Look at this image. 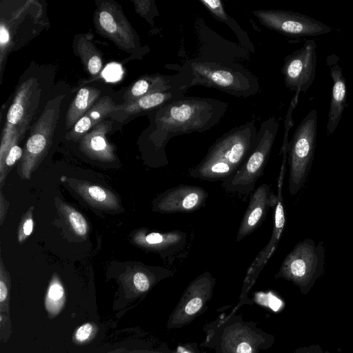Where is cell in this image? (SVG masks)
<instances>
[{
    "instance_id": "1",
    "label": "cell",
    "mask_w": 353,
    "mask_h": 353,
    "mask_svg": "<svg viewBox=\"0 0 353 353\" xmlns=\"http://www.w3.org/2000/svg\"><path fill=\"white\" fill-rule=\"evenodd\" d=\"M228 103L212 98L183 97L166 103L153 111L147 143L157 166L169 163L165 146L173 137L205 132L223 117Z\"/></svg>"
},
{
    "instance_id": "2",
    "label": "cell",
    "mask_w": 353,
    "mask_h": 353,
    "mask_svg": "<svg viewBox=\"0 0 353 353\" xmlns=\"http://www.w3.org/2000/svg\"><path fill=\"white\" fill-rule=\"evenodd\" d=\"M257 133L253 121L225 132L209 148L201 161L189 170L190 176L214 181L232 176L244 164L254 149Z\"/></svg>"
},
{
    "instance_id": "3",
    "label": "cell",
    "mask_w": 353,
    "mask_h": 353,
    "mask_svg": "<svg viewBox=\"0 0 353 353\" xmlns=\"http://www.w3.org/2000/svg\"><path fill=\"white\" fill-rule=\"evenodd\" d=\"M187 81V88L201 85L213 88L236 97H249L259 90L254 76L234 63L189 60L181 67Z\"/></svg>"
},
{
    "instance_id": "4",
    "label": "cell",
    "mask_w": 353,
    "mask_h": 353,
    "mask_svg": "<svg viewBox=\"0 0 353 353\" xmlns=\"http://www.w3.org/2000/svg\"><path fill=\"white\" fill-rule=\"evenodd\" d=\"M1 6L0 21L1 79L8 54L38 34L45 27L43 7L37 1H25L17 6Z\"/></svg>"
},
{
    "instance_id": "5",
    "label": "cell",
    "mask_w": 353,
    "mask_h": 353,
    "mask_svg": "<svg viewBox=\"0 0 353 353\" xmlns=\"http://www.w3.org/2000/svg\"><path fill=\"white\" fill-rule=\"evenodd\" d=\"M279 123L272 117L261 123L257 133L256 144L244 164L232 176L222 181L228 192L250 194L254 190L258 179L263 175L273 147Z\"/></svg>"
},
{
    "instance_id": "6",
    "label": "cell",
    "mask_w": 353,
    "mask_h": 353,
    "mask_svg": "<svg viewBox=\"0 0 353 353\" xmlns=\"http://www.w3.org/2000/svg\"><path fill=\"white\" fill-rule=\"evenodd\" d=\"M41 88L35 78H30L17 88L8 109L2 130L0 146V163L10 148L18 144L23 137L39 108Z\"/></svg>"
},
{
    "instance_id": "7",
    "label": "cell",
    "mask_w": 353,
    "mask_h": 353,
    "mask_svg": "<svg viewBox=\"0 0 353 353\" xmlns=\"http://www.w3.org/2000/svg\"><path fill=\"white\" fill-rule=\"evenodd\" d=\"M64 97L59 95L50 100L31 127L19 165V173L22 179H30L50 148Z\"/></svg>"
},
{
    "instance_id": "8",
    "label": "cell",
    "mask_w": 353,
    "mask_h": 353,
    "mask_svg": "<svg viewBox=\"0 0 353 353\" xmlns=\"http://www.w3.org/2000/svg\"><path fill=\"white\" fill-rule=\"evenodd\" d=\"M316 134L317 112L313 108L296 127L288 145L291 194H295L305 181L314 156Z\"/></svg>"
},
{
    "instance_id": "9",
    "label": "cell",
    "mask_w": 353,
    "mask_h": 353,
    "mask_svg": "<svg viewBox=\"0 0 353 353\" xmlns=\"http://www.w3.org/2000/svg\"><path fill=\"white\" fill-rule=\"evenodd\" d=\"M93 21L99 34L121 50L132 53L138 49L139 37L117 2L112 0L97 1Z\"/></svg>"
},
{
    "instance_id": "10",
    "label": "cell",
    "mask_w": 353,
    "mask_h": 353,
    "mask_svg": "<svg viewBox=\"0 0 353 353\" xmlns=\"http://www.w3.org/2000/svg\"><path fill=\"white\" fill-rule=\"evenodd\" d=\"M252 14L265 27L290 37H316L332 31V27L296 12L255 10Z\"/></svg>"
},
{
    "instance_id": "11",
    "label": "cell",
    "mask_w": 353,
    "mask_h": 353,
    "mask_svg": "<svg viewBox=\"0 0 353 353\" xmlns=\"http://www.w3.org/2000/svg\"><path fill=\"white\" fill-rule=\"evenodd\" d=\"M316 58L314 39H306L300 48L287 55L281 68L285 85L296 94L307 92L315 79Z\"/></svg>"
},
{
    "instance_id": "12",
    "label": "cell",
    "mask_w": 353,
    "mask_h": 353,
    "mask_svg": "<svg viewBox=\"0 0 353 353\" xmlns=\"http://www.w3.org/2000/svg\"><path fill=\"white\" fill-rule=\"evenodd\" d=\"M208 192L203 188L180 184L159 194L152 201L154 212L170 213H191L206 203Z\"/></svg>"
},
{
    "instance_id": "13",
    "label": "cell",
    "mask_w": 353,
    "mask_h": 353,
    "mask_svg": "<svg viewBox=\"0 0 353 353\" xmlns=\"http://www.w3.org/2000/svg\"><path fill=\"white\" fill-rule=\"evenodd\" d=\"M317 266L314 248L306 241L299 243L283 260L277 276L291 280L301 287L313 278Z\"/></svg>"
},
{
    "instance_id": "14",
    "label": "cell",
    "mask_w": 353,
    "mask_h": 353,
    "mask_svg": "<svg viewBox=\"0 0 353 353\" xmlns=\"http://www.w3.org/2000/svg\"><path fill=\"white\" fill-rule=\"evenodd\" d=\"M132 241L137 246L145 250L157 252L163 259H166L185 248L187 234L179 230L154 232L141 228L133 234Z\"/></svg>"
},
{
    "instance_id": "15",
    "label": "cell",
    "mask_w": 353,
    "mask_h": 353,
    "mask_svg": "<svg viewBox=\"0 0 353 353\" xmlns=\"http://www.w3.org/2000/svg\"><path fill=\"white\" fill-rule=\"evenodd\" d=\"M277 196L269 185L263 183L251 194L249 203L241 221L236 238L240 241L255 231L263 222L271 207H274Z\"/></svg>"
},
{
    "instance_id": "16",
    "label": "cell",
    "mask_w": 353,
    "mask_h": 353,
    "mask_svg": "<svg viewBox=\"0 0 353 353\" xmlns=\"http://www.w3.org/2000/svg\"><path fill=\"white\" fill-rule=\"evenodd\" d=\"M335 54L327 56L326 64L332 80L331 101L326 125L327 133L331 135L336 129L342 117L347 101V84Z\"/></svg>"
},
{
    "instance_id": "17",
    "label": "cell",
    "mask_w": 353,
    "mask_h": 353,
    "mask_svg": "<svg viewBox=\"0 0 353 353\" xmlns=\"http://www.w3.org/2000/svg\"><path fill=\"white\" fill-rule=\"evenodd\" d=\"M186 89H174L167 92H157L141 97L137 99L117 105L109 117L122 122L128 117L143 112L154 111L168 102L185 97Z\"/></svg>"
},
{
    "instance_id": "18",
    "label": "cell",
    "mask_w": 353,
    "mask_h": 353,
    "mask_svg": "<svg viewBox=\"0 0 353 353\" xmlns=\"http://www.w3.org/2000/svg\"><path fill=\"white\" fill-rule=\"evenodd\" d=\"M187 88V81L179 72L174 75L148 74L134 81L123 95L124 102L131 101L150 94Z\"/></svg>"
},
{
    "instance_id": "19",
    "label": "cell",
    "mask_w": 353,
    "mask_h": 353,
    "mask_svg": "<svg viewBox=\"0 0 353 353\" xmlns=\"http://www.w3.org/2000/svg\"><path fill=\"white\" fill-rule=\"evenodd\" d=\"M112 128V121L108 120H104L94 126L81 139V151L94 160L102 162L114 161L115 149L107 139V134Z\"/></svg>"
},
{
    "instance_id": "20",
    "label": "cell",
    "mask_w": 353,
    "mask_h": 353,
    "mask_svg": "<svg viewBox=\"0 0 353 353\" xmlns=\"http://www.w3.org/2000/svg\"><path fill=\"white\" fill-rule=\"evenodd\" d=\"M283 174V172H281L278 181V195L276 203L274 206L272 233L268 244L258 254L250 266L246 279L250 281L256 276L273 254L283 230L285 219L281 196Z\"/></svg>"
},
{
    "instance_id": "21",
    "label": "cell",
    "mask_w": 353,
    "mask_h": 353,
    "mask_svg": "<svg viewBox=\"0 0 353 353\" xmlns=\"http://www.w3.org/2000/svg\"><path fill=\"white\" fill-rule=\"evenodd\" d=\"M60 180L94 207L108 210H117L121 207L118 197L101 185L65 176H62Z\"/></svg>"
},
{
    "instance_id": "22",
    "label": "cell",
    "mask_w": 353,
    "mask_h": 353,
    "mask_svg": "<svg viewBox=\"0 0 353 353\" xmlns=\"http://www.w3.org/2000/svg\"><path fill=\"white\" fill-rule=\"evenodd\" d=\"M116 105L112 98L104 96L92 106L86 114L81 118L67 134L69 139L80 141L81 139L94 126L104 121L105 118L115 110Z\"/></svg>"
},
{
    "instance_id": "23",
    "label": "cell",
    "mask_w": 353,
    "mask_h": 353,
    "mask_svg": "<svg viewBox=\"0 0 353 353\" xmlns=\"http://www.w3.org/2000/svg\"><path fill=\"white\" fill-rule=\"evenodd\" d=\"M172 272L170 270L163 268L137 266L128 275L123 276V283L126 297L130 298L146 292L155 282L158 275L168 276Z\"/></svg>"
},
{
    "instance_id": "24",
    "label": "cell",
    "mask_w": 353,
    "mask_h": 353,
    "mask_svg": "<svg viewBox=\"0 0 353 353\" xmlns=\"http://www.w3.org/2000/svg\"><path fill=\"white\" fill-rule=\"evenodd\" d=\"M90 33L80 34L75 37L74 46L77 56L91 75L98 74L103 68V57L93 43Z\"/></svg>"
},
{
    "instance_id": "25",
    "label": "cell",
    "mask_w": 353,
    "mask_h": 353,
    "mask_svg": "<svg viewBox=\"0 0 353 353\" xmlns=\"http://www.w3.org/2000/svg\"><path fill=\"white\" fill-rule=\"evenodd\" d=\"M10 276L0 259V340L6 343L12 334L10 312Z\"/></svg>"
},
{
    "instance_id": "26",
    "label": "cell",
    "mask_w": 353,
    "mask_h": 353,
    "mask_svg": "<svg viewBox=\"0 0 353 353\" xmlns=\"http://www.w3.org/2000/svg\"><path fill=\"white\" fill-rule=\"evenodd\" d=\"M101 91L94 87L81 88L71 102L65 117V127L72 129L99 100Z\"/></svg>"
},
{
    "instance_id": "27",
    "label": "cell",
    "mask_w": 353,
    "mask_h": 353,
    "mask_svg": "<svg viewBox=\"0 0 353 353\" xmlns=\"http://www.w3.org/2000/svg\"><path fill=\"white\" fill-rule=\"evenodd\" d=\"M66 302L64 286L57 274L54 273L50 281L44 300L48 317L52 319L63 310Z\"/></svg>"
},
{
    "instance_id": "28",
    "label": "cell",
    "mask_w": 353,
    "mask_h": 353,
    "mask_svg": "<svg viewBox=\"0 0 353 353\" xmlns=\"http://www.w3.org/2000/svg\"><path fill=\"white\" fill-rule=\"evenodd\" d=\"M55 204L59 213L75 235L80 238L86 237L89 232V225L85 217L59 197L55 198Z\"/></svg>"
},
{
    "instance_id": "29",
    "label": "cell",
    "mask_w": 353,
    "mask_h": 353,
    "mask_svg": "<svg viewBox=\"0 0 353 353\" xmlns=\"http://www.w3.org/2000/svg\"><path fill=\"white\" fill-rule=\"evenodd\" d=\"M23 154V150L22 148L18 144H15L10 148L5 159L0 163L1 188L4 185L6 176L10 168L18 160L21 159Z\"/></svg>"
},
{
    "instance_id": "30",
    "label": "cell",
    "mask_w": 353,
    "mask_h": 353,
    "mask_svg": "<svg viewBox=\"0 0 353 353\" xmlns=\"http://www.w3.org/2000/svg\"><path fill=\"white\" fill-rule=\"evenodd\" d=\"M99 330L97 325L87 322L78 327L72 335V341L75 345H85L92 341Z\"/></svg>"
},
{
    "instance_id": "31",
    "label": "cell",
    "mask_w": 353,
    "mask_h": 353,
    "mask_svg": "<svg viewBox=\"0 0 353 353\" xmlns=\"http://www.w3.org/2000/svg\"><path fill=\"white\" fill-rule=\"evenodd\" d=\"M33 210L34 207L31 206L21 219L17 233L19 243H23L33 231Z\"/></svg>"
},
{
    "instance_id": "32",
    "label": "cell",
    "mask_w": 353,
    "mask_h": 353,
    "mask_svg": "<svg viewBox=\"0 0 353 353\" xmlns=\"http://www.w3.org/2000/svg\"><path fill=\"white\" fill-rule=\"evenodd\" d=\"M199 2L217 19L230 26V18L224 10L220 0H199Z\"/></svg>"
},
{
    "instance_id": "33",
    "label": "cell",
    "mask_w": 353,
    "mask_h": 353,
    "mask_svg": "<svg viewBox=\"0 0 353 353\" xmlns=\"http://www.w3.org/2000/svg\"><path fill=\"white\" fill-rule=\"evenodd\" d=\"M132 2L135 6L137 12L142 17H145L146 19V17L149 16L152 11V3H153V1L148 0H134Z\"/></svg>"
},
{
    "instance_id": "34",
    "label": "cell",
    "mask_w": 353,
    "mask_h": 353,
    "mask_svg": "<svg viewBox=\"0 0 353 353\" xmlns=\"http://www.w3.org/2000/svg\"><path fill=\"white\" fill-rule=\"evenodd\" d=\"M203 305V300L199 296L191 299L185 305V312L188 314H194L197 312Z\"/></svg>"
},
{
    "instance_id": "35",
    "label": "cell",
    "mask_w": 353,
    "mask_h": 353,
    "mask_svg": "<svg viewBox=\"0 0 353 353\" xmlns=\"http://www.w3.org/2000/svg\"><path fill=\"white\" fill-rule=\"evenodd\" d=\"M8 207V202L6 200V198L3 196V192L1 190L0 192V223L3 224V221L5 219L7 209Z\"/></svg>"
},
{
    "instance_id": "36",
    "label": "cell",
    "mask_w": 353,
    "mask_h": 353,
    "mask_svg": "<svg viewBox=\"0 0 353 353\" xmlns=\"http://www.w3.org/2000/svg\"><path fill=\"white\" fill-rule=\"evenodd\" d=\"M236 353H252V347L248 343L243 342L238 345Z\"/></svg>"
},
{
    "instance_id": "37",
    "label": "cell",
    "mask_w": 353,
    "mask_h": 353,
    "mask_svg": "<svg viewBox=\"0 0 353 353\" xmlns=\"http://www.w3.org/2000/svg\"><path fill=\"white\" fill-rule=\"evenodd\" d=\"M106 353H150L147 351L143 350H129L125 348H118L111 351H109Z\"/></svg>"
},
{
    "instance_id": "38",
    "label": "cell",
    "mask_w": 353,
    "mask_h": 353,
    "mask_svg": "<svg viewBox=\"0 0 353 353\" xmlns=\"http://www.w3.org/2000/svg\"><path fill=\"white\" fill-rule=\"evenodd\" d=\"M305 353H312V352H305Z\"/></svg>"
}]
</instances>
